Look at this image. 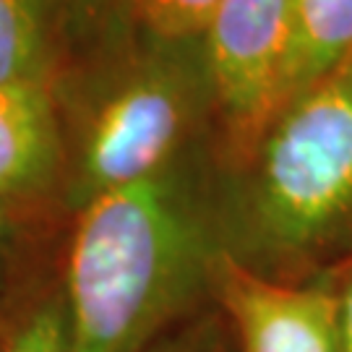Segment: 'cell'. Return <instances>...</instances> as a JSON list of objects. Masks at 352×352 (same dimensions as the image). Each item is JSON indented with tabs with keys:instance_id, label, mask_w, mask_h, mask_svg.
I'll list each match as a JSON object with an SVG mask.
<instances>
[{
	"instance_id": "1",
	"label": "cell",
	"mask_w": 352,
	"mask_h": 352,
	"mask_svg": "<svg viewBox=\"0 0 352 352\" xmlns=\"http://www.w3.org/2000/svg\"><path fill=\"white\" fill-rule=\"evenodd\" d=\"M186 160L76 212L60 282L71 352H146L217 279L225 251Z\"/></svg>"
},
{
	"instance_id": "2",
	"label": "cell",
	"mask_w": 352,
	"mask_h": 352,
	"mask_svg": "<svg viewBox=\"0 0 352 352\" xmlns=\"http://www.w3.org/2000/svg\"><path fill=\"white\" fill-rule=\"evenodd\" d=\"M60 100L65 206L81 212L115 188L188 157L214 107L201 39L141 42Z\"/></svg>"
},
{
	"instance_id": "3",
	"label": "cell",
	"mask_w": 352,
	"mask_h": 352,
	"mask_svg": "<svg viewBox=\"0 0 352 352\" xmlns=\"http://www.w3.org/2000/svg\"><path fill=\"white\" fill-rule=\"evenodd\" d=\"M352 235V68L287 102L253 144L238 206L243 258L298 264Z\"/></svg>"
},
{
	"instance_id": "4",
	"label": "cell",
	"mask_w": 352,
	"mask_h": 352,
	"mask_svg": "<svg viewBox=\"0 0 352 352\" xmlns=\"http://www.w3.org/2000/svg\"><path fill=\"white\" fill-rule=\"evenodd\" d=\"M292 0H225L204 32L214 110L251 146L285 104Z\"/></svg>"
},
{
	"instance_id": "5",
	"label": "cell",
	"mask_w": 352,
	"mask_h": 352,
	"mask_svg": "<svg viewBox=\"0 0 352 352\" xmlns=\"http://www.w3.org/2000/svg\"><path fill=\"white\" fill-rule=\"evenodd\" d=\"M214 285L243 352H340L334 289L279 282L240 264L227 251Z\"/></svg>"
},
{
	"instance_id": "6",
	"label": "cell",
	"mask_w": 352,
	"mask_h": 352,
	"mask_svg": "<svg viewBox=\"0 0 352 352\" xmlns=\"http://www.w3.org/2000/svg\"><path fill=\"white\" fill-rule=\"evenodd\" d=\"M63 123L52 84L0 87V201L24 204L63 180Z\"/></svg>"
},
{
	"instance_id": "7",
	"label": "cell",
	"mask_w": 352,
	"mask_h": 352,
	"mask_svg": "<svg viewBox=\"0 0 352 352\" xmlns=\"http://www.w3.org/2000/svg\"><path fill=\"white\" fill-rule=\"evenodd\" d=\"M350 63L352 0H292L285 104Z\"/></svg>"
},
{
	"instance_id": "8",
	"label": "cell",
	"mask_w": 352,
	"mask_h": 352,
	"mask_svg": "<svg viewBox=\"0 0 352 352\" xmlns=\"http://www.w3.org/2000/svg\"><path fill=\"white\" fill-rule=\"evenodd\" d=\"M71 0H0V87L52 84Z\"/></svg>"
},
{
	"instance_id": "9",
	"label": "cell",
	"mask_w": 352,
	"mask_h": 352,
	"mask_svg": "<svg viewBox=\"0 0 352 352\" xmlns=\"http://www.w3.org/2000/svg\"><path fill=\"white\" fill-rule=\"evenodd\" d=\"M0 352H71L63 285L29 292L0 316Z\"/></svg>"
},
{
	"instance_id": "10",
	"label": "cell",
	"mask_w": 352,
	"mask_h": 352,
	"mask_svg": "<svg viewBox=\"0 0 352 352\" xmlns=\"http://www.w3.org/2000/svg\"><path fill=\"white\" fill-rule=\"evenodd\" d=\"M222 3L225 0H115V11L126 13L144 37L188 42L204 37Z\"/></svg>"
},
{
	"instance_id": "11",
	"label": "cell",
	"mask_w": 352,
	"mask_h": 352,
	"mask_svg": "<svg viewBox=\"0 0 352 352\" xmlns=\"http://www.w3.org/2000/svg\"><path fill=\"white\" fill-rule=\"evenodd\" d=\"M21 240H24V222L19 217V204L0 201V300L8 289L13 269L19 266Z\"/></svg>"
},
{
	"instance_id": "12",
	"label": "cell",
	"mask_w": 352,
	"mask_h": 352,
	"mask_svg": "<svg viewBox=\"0 0 352 352\" xmlns=\"http://www.w3.org/2000/svg\"><path fill=\"white\" fill-rule=\"evenodd\" d=\"M115 13V0H71L68 3V37H81L104 26Z\"/></svg>"
},
{
	"instance_id": "13",
	"label": "cell",
	"mask_w": 352,
	"mask_h": 352,
	"mask_svg": "<svg viewBox=\"0 0 352 352\" xmlns=\"http://www.w3.org/2000/svg\"><path fill=\"white\" fill-rule=\"evenodd\" d=\"M146 352H219V340L212 327H196L164 337Z\"/></svg>"
},
{
	"instance_id": "14",
	"label": "cell",
	"mask_w": 352,
	"mask_h": 352,
	"mask_svg": "<svg viewBox=\"0 0 352 352\" xmlns=\"http://www.w3.org/2000/svg\"><path fill=\"white\" fill-rule=\"evenodd\" d=\"M337 331H340V352H352V272L337 292Z\"/></svg>"
},
{
	"instance_id": "15",
	"label": "cell",
	"mask_w": 352,
	"mask_h": 352,
	"mask_svg": "<svg viewBox=\"0 0 352 352\" xmlns=\"http://www.w3.org/2000/svg\"><path fill=\"white\" fill-rule=\"evenodd\" d=\"M347 68H352V63H350V65H347Z\"/></svg>"
}]
</instances>
